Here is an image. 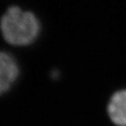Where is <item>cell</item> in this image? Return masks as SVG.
<instances>
[{
  "label": "cell",
  "instance_id": "obj_1",
  "mask_svg": "<svg viewBox=\"0 0 126 126\" xmlns=\"http://www.w3.org/2000/svg\"><path fill=\"white\" fill-rule=\"evenodd\" d=\"M0 31L7 43L16 47H26L38 38L41 24L34 12L18 6H11L0 19Z\"/></svg>",
  "mask_w": 126,
  "mask_h": 126
},
{
  "label": "cell",
  "instance_id": "obj_2",
  "mask_svg": "<svg viewBox=\"0 0 126 126\" xmlns=\"http://www.w3.org/2000/svg\"><path fill=\"white\" fill-rule=\"evenodd\" d=\"M20 76V66L13 55L0 50V97L9 93Z\"/></svg>",
  "mask_w": 126,
  "mask_h": 126
},
{
  "label": "cell",
  "instance_id": "obj_3",
  "mask_svg": "<svg viewBox=\"0 0 126 126\" xmlns=\"http://www.w3.org/2000/svg\"><path fill=\"white\" fill-rule=\"evenodd\" d=\"M111 122L117 126H126V90L119 91L111 96L108 106Z\"/></svg>",
  "mask_w": 126,
  "mask_h": 126
}]
</instances>
